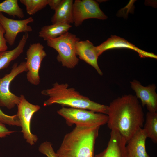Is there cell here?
<instances>
[{"label": "cell", "mask_w": 157, "mask_h": 157, "mask_svg": "<svg viewBox=\"0 0 157 157\" xmlns=\"http://www.w3.org/2000/svg\"><path fill=\"white\" fill-rule=\"evenodd\" d=\"M142 107L138 99L132 94L114 99L108 106V127L117 131L127 142L143 126L145 119Z\"/></svg>", "instance_id": "1"}, {"label": "cell", "mask_w": 157, "mask_h": 157, "mask_svg": "<svg viewBox=\"0 0 157 157\" xmlns=\"http://www.w3.org/2000/svg\"><path fill=\"white\" fill-rule=\"evenodd\" d=\"M99 126H76L64 136L56 152L58 157H94Z\"/></svg>", "instance_id": "2"}, {"label": "cell", "mask_w": 157, "mask_h": 157, "mask_svg": "<svg viewBox=\"0 0 157 157\" xmlns=\"http://www.w3.org/2000/svg\"><path fill=\"white\" fill-rule=\"evenodd\" d=\"M67 83H54L49 89L42 90L41 94L48 96L44 106L57 104L71 108L85 109L107 115L108 106L97 103L81 95L73 88H68Z\"/></svg>", "instance_id": "3"}, {"label": "cell", "mask_w": 157, "mask_h": 157, "mask_svg": "<svg viewBox=\"0 0 157 157\" xmlns=\"http://www.w3.org/2000/svg\"><path fill=\"white\" fill-rule=\"evenodd\" d=\"M80 40L79 38L68 31L57 38L47 40L48 46L55 49L58 53V61L63 66L72 69L78 65L79 59L77 57L75 44Z\"/></svg>", "instance_id": "4"}, {"label": "cell", "mask_w": 157, "mask_h": 157, "mask_svg": "<svg viewBox=\"0 0 157 157\" xmlns=\"http://www.w3.org/2000/svg\"><path fill=\"white\" fill-rule=\"evenodd\" d=\"M69 126L84 127L100 126L107 123V115L88 110L63 107L57 111Z\"/></svg>", "instance_id": "5"}, {"label": "cell", "mask_w": 157, "mask_h": 157, "mask_svg": "<svg viewBox=\"0 0 157 157\" xmlns=\"http://www.w3.org/2000/svg\"><path fill=\"white\" fill-rule=\"evenodd\" d=\"M28 71L26 62L15 63L10 72L0 78V106L11 109L17 106L20 97L12 93L10 86L12 81L18 75Z\"/></svg>", "instance_id": "6"}, {"label": "cell", "mask_w": 157, "mask_h": 157, "mask_svg": "<svg viewBox=\"0 0 157 157\" xmlns=\"http://www.w3.org/2000/svg\"><path fill=\"white\" fill-rule=\"evenodd\" d=\"M19 102L17 105V116L22 128L21 132L26 142L31 145L37 142V136L33 134L30 129V124L33 115L40 108V106L29 102L22 94L20 96Z\"/></svg>", "instance_id": "7"}, {"label": "cell", "mask_w": 157, "mask_h": 157, "mask_svg": "<svg viewBox=\"0 0 157 157\" xmlns=\"http://www.w3.org/2000/svg\"><path fill=\"white\" fill-rule=\"evenodd\" d=\"M46 55L44 47L39 42L31 44L26 51V78L33 85H37L40 83L39 70L42 62Z\"/></svg>", "instance_id": "8"}, {"label": "cell", "mask_w": 157, "mask_h": 157, "mask_svg": "<svg viewBox=\"0 0 157 157\" xmlns=\"http://www.w3.org/2000/svg\"><path fill=\"white\" fill-rule=\"evenodd\" d=\"M73 23L76 27L85 20L91 18L105 20L107 17L100 9L97 1L93 0H75L73 5Z\"/></svg>", "instance_id": "9"}, {"label": "cell", "mask_w": 157, "mask_h": 157, "mask_svg": "<svg viewBox=\"0 0 157 157\" xmlns=\"http://www.w3.org/2000/svg\"><path fill=\"white\" fill-rule=\"evenodd\" d=\"M33 21L31 17L23 20L14 19L7 17L0 12V24L5 31L4 37L10 46L13 45L19 33L32 31V27L28 24Z\"/></svg>", "instance_id": "10"}, {"label": "cell", "mask_w": 157, "mask_h": 157, "mask_svg": "<svg viewBox=\"0 0 157 157\" xmlns=\"http://www.w3.org/2000/svg\"><path fill=\"white\" fill-rule=\"evenodd\" d=\"M130 83L131 88L135 93V96L140 99L142 106H146L149 112H157V94L155 85L153 84L144 86L135 80Z\"/></svg>", "instance_id": "11"}, {"label": "cell", "mask_w": 157, "mask_h": 157, "mask_svg": "<svg viewBox=\"0 0 157 157\" xmlns=\"http://www.w3.org/2000/svg\"><path fill=\"white\" fill-rule=\"evenodd\" d=\"M99 56L104 51L114 48H125L132 49L138 53L141 58H157V56L152 53L141 50L124 38L116 35H112L106 41L96 47Z\"/></svg>", "instance_id": "12"}, {"label": "cell", "mask_w": 157, "mask_h": 157, "mask_svg": "<svg viewBox=\"0 0 157 157\" xmlns=\"http://www.w3.org/2000/svg\"><path fill=\"white\" fill-rule=\"evenodd\" d=\"M126 142L117 131L111 130L107 147L94 157H128L126 149Z\"/></svg>", "instance_id": "13"}, {"label": "cell", "mask_w": 157, "mask_h": 157, "mask_svg": "<svg viewBox=\"0 0 157 157\" xmlns=\"http://www.w3.org/2000/svg\"><path fill=\"white\" fill-rule=\"evenodd\" d=\"M75 51L80 59L93 67L100 75H103L98 63L99 56L96 47L92 42L88 40L77 41L75 44Z\"/></svg>", "instance_id": "14"}, {"label": "cell", "mask_w": 157, "mask_h": 157, "mask_svg": "<svg viewBox=\"0 0 157 157\" xmlns=\"http://www.w3.org/2000/svg\"><path fill=\"white\" fill-rule=\"evenodd\" d=\"M147 138L143 128L140 129L127 142L126 149L128 157H150L146 149Z\"/></svg>", "instance_id": "15"}, {"label": "cell", "mask_w": 157, "mask_h": 157, "mask_svg": "<svg viewBox=\"0 0 157 157\" xmlns=\"http://www.w3.org/2000/svg\"><path fill=\"white\" fill-rule=\"evenodd\" d=\"M72 0H62L60 4L55 10L51 18L52 24L62 23L70 24L73 23Z\"/></svg>", "instance_id": "16"}, {"label": "cell", "mask_w": 157, "mask_h": 157, "mask_svg": "<svg viewBox=\"0 0 157 157\" xmlns=\"http://www.w3.org/2000/svg\"><path fill=\"white\" fill-rule=\"evenodd\" d=\"M28 37V33H25L16 47L11 50L0 52V70L8 67L12 61L23 52Z\"/></svg>", "instance_id": "17"}, {"label": "cell", "mask_w": 157, "mask_h": 157, "mask_svg": "<svg viewBox=\"0 0 157 157\" xmlns=\"http://www.w3.org/2000/svg\"><path fill=\"white\" fill-rule=\"evenodd\" d=\"M72 26L67 24L58 23L43 26L39 32V36L44 40L58 37L68 32Z\"/></svg>", "instance_id": "18"}, {"label": "cell", "mask_w": 157, "mask_h": 157, "mask_svg": "<svg viewBox=\"0 0 157 157\" xmlns=\"http://www.w3.org/2000/svg\"><path fill=\"white\" fill-rule=\"evenodd\" d=\"M144 130L147 138L155 143L157 142V113L148 111L146 114Z\"/></svg>", "instance_id": "19"}, {"label": "cell", "mask_w": 157, "mask_h": 157, "mask_svg": "<svg viewBox=\"0 0 157 157\" xmlns=\"http://www.w3.org/2000/svg\"><path fill=\"white\" fill-rule=\"evenodd\" d=\"M0 12L20 19L24 17L23 10L19 6L17 0H5L0 3Z\"/></svg>", "instance_id": "20"}, {"label": "cell", "mask_w": 157, "mask_h": 157, "mask_svg": "<svg viewBox=\"0 0 157 157\" xmlns=\"http://www.w3.org/2000/svg\"><path fill=\"white\" fill-rule=\"evenodd\" d=\"M24 5L26 12L29 15H33L48 5L47 0H20Z\"/></svg>", "instance_id": "21"}, {"label": "cell", "mask_w": 157, "mask_h": 157, "mask_svg": "<svg viewBox=\"0 0 157 157\" xmlns=\"http://www.w3.org/2000/svg\"><path fill=\"white\" fill-rule=\"evenodd\" d=\"M0 121L4 124L20 127L19 121L16 114L13 115H7L3 112L0 108Z\"/></svg>", "instance_id": "22"}, {"label": "cell", "mask_w": 157, "mask_h": 157, "mask_svg": "<svg viewBox=\"0 0 157 157\" xmlns=\"http://www.w3.org/2000/svg\"><path fill=\"white\" fill-rule=\"evenodd\" d=\"M38 150L47 157H58L52 144L50 142L46 141L41 143L38 148Z\"/></svg>", "instance_id": "23"}, {"label": "cell", "mask_w": 157, "mask_h": 157, "mask_svg": "<svg viewBox=\"0 0 157 157\" xmlns=\"http://www.w3.org/2000/svg\"><path fill=\"white\" fill-rule=\"evenodd\" d=\"M5 31L0 24V52L7 50V42L4 37Z\"/></svg>", "instance_id": "24"}, {"label": "cell", "mask_w": 157, "mask_h": 157, "mask_svg": "<svg viewBox=\"0 0 157 157\" xmlns=\"http://www.w3.org/2000/svg\"><path fill=\"white\" fill-rule=\"evenodd\" d=\"M14 132L8 129L5 126V124L0 121V138L6 137Z\"/></svg>", "instance_id": "25"}, {"label": "cell", "mask_w": 157, "mask_h": 157, "mask_svg": "<svg viewBox=\"0 0 157 157\" xmlns=\"http://www.w3.org/2000/svg\"><path fill=\"white\" fill-rule=\"evenodd\" d=\"M62 0H47L48 5L50 8L55 10L58 6Z\"/></svg>", "instance_id": "26"}]
</instances>
